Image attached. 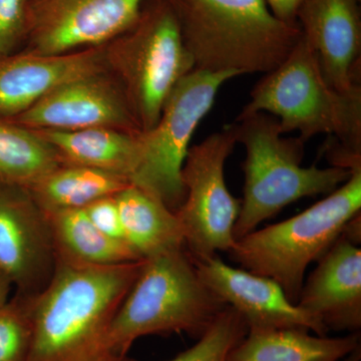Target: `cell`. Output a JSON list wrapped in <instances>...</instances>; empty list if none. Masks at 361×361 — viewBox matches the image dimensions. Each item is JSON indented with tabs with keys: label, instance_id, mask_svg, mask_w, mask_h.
<instances>
[{
	"label": "cell",
	"instance_id": "5b68a950",
	"mask_svg": "<svg viewBox=\"0 0 361 361\" xmlns=\"http://www.w3.org/2000/svg\"><path fill=\"white\" fill-rule=\"evenodd\" d=\"M254 113L275 116L283 134L297 132L304 142L332 135L341 148L361 154V87H332L303 37L283 63L255 85L238 116Z\"/></svg>",
	"mask_w": 361,
	"mask_h": 361
},
{
	"label": "cell",
	"instance_id": "277c9868",
	"mask_svg": "<svg viewBox=\"0 0 361 361\" xmlns=\"http://www.w3.org/2000/svg\"><path fill=\"white\" fill-rule=\"evenodd\" d=\"M226 304L201 279L186 247L144 259L141 271L121 304L111 339L129 355L137 339L184 334L200 338Z\"/></svg>",
	"mask_w": 361,
	"mask_h": 361
},
{
	"label": "cell",
	"instance_id": "4316f807",
	"mask_svg": "<svg viewBox=\"0 0 361 361\" xmlns=\"http://www.w3.org/2000/svg\"><path fill=\"white\" fill-rule=\"evenodd\" d=\"M306 0H265L271 13L278 20L288 23H297V16Z\"/></svg>",
	"mask_w": 361,
	"mask_h": 361
},
{
	"label": "cell",
	"instance_id": "30bf717a",
	"mask_svg": "<svg viewBox=\"0 0 361 361\" xmlns=\"http://www.w3.org/2000/svg\"><path fill=\"white\" fill-rule=\"evenodd\" d=\"M147 0H28L27 51L61 54L102 47L134 25Z\"/></svg>",
	"mask_w": 361,
	"mask_h": 361
},
{
	"label": "cell",
	"instance_id": "8fae6325",
	"mask_svg": "<svg viewBox=\"0 0 361 361\" xmlns=\"http://www.w3.org/2000/svg\"><path fill=\"white\" fill-rule=\"evenodd\" d=\"M56 266V244L44 209L26 188L0 183V270L16 292L37 295Z\"/></svg>",
	"mask_w": 361,
	"mask_h": 361
},
{
	"label": "cell",
	"instance_id": "5bb4252c",
	"mask_svg": "<svg viewBox=\"0 0 361 361\" xmlns=\"http://www.w3.org/2000/svg\"><path fill=\"white\" fill-rule=\"evenodd\" d=\"M302 37L334 89L361 87V21L358 0H306L297 16Z\"/></svg>",
	"mask_w": 361,
	"mask_h": 361
},
{
	"label": "cell",
	"instance_id": "4fadbf2b",
	"mask_svg": "<svg viewBox=\"0 0 361 361\" xmlns=\"http://www.w3.org/2000/svg\"><path fill=\"white\" fill-rule=\"evenodd\" d=\"M194 262L204 283L242 316L248 330L301 329L322 336L329 332L271 278L226 264L218 254Z\"/></svg>",
	"mask_w": 361,
	"mask_h": 361
},
{
	"label": "cell",
	"instance_id": "d4e9b609",
	"mask_svg": "<svg viewBox=\"0 0 361 361\" xmlns=\"http://www.w3.org/2000/svg\"><path fill=\"white\" fill-rule=\"evenodd\" d=\"M27 0H0V58L13 54L26 35Z\"/></svg>",
	"mask_w": 361,
	"mask_h": 361
},
{
	"label": "cell",
	"instance_id": "ac0fdd59",
	"mask_svg": "<svg viewBox=\"0 0 361 361\" xmlns=\"http://www.w3.org/2000/svg\"><path fill=\"white\" fill-rule=\"evenodd\" d=\"M310 330H248L228 361H341L360 348V334L343 337L311 336Z\"/></svg>",
	"mask_w": 361,
	"mask_h": 361
},
{
	"label": "cell",
	"instance_id": "f546056e",
	"mask_svg": "<svg viewBox=\"0 0 361 361\" xmlns=\"http://www.w3.org/2000/svg\"><path fill=\"white\" fill-rule=\"evenodd\" d=\"M27 2H28V0H27Z\"/></svg>",
	"mask_w": 361,
	"mask_h": 361
},
{
	"label": "cell",
	"instance_id": "83f0119b",
	"mask_svg": "<svg viewBox=\"0 0 361 361\" xmlns=\"http://www.w3.org/2000/svg\"><path fill=\"white\" fill-rule=\"evenodd\" d=\"M13 289V286L11 280L0 270V306L4 305L11 298Z\"/></svg>",
	"mask_w": 361,
	"mask_h": 361
},
{
	"label": "cell",
	"instance_id": "6da1fadb",
	"mask_svg": "<svg viewBox=\"0 0 361 361\" xmlns=\"http://www.w3.org/2000/svg\"><path fill=\"white\" fill-rule=\"evenodd\" d=\"M142 261L90 265L56 256L51 281L35 297L27 361H137L118 351L111 327Z\"/></svg>",
	"mask_w": 361,
	"mask_h": 361
},
{
	"label": "cell",
	"instance_id": "9a60e30c",
	"mask_svg": "<svg viewBox=\"0 0 361 361\" xmlns=\"http://www.w3.org/2000/svg\"><path fill=\"white\" fill-rule=\"evenodd\" d=\"M103 71H109L104 45L61 54L25 51L1 56L0 118H16L59 85Z\"/></svg>",
	"mask_w": 361,
	"mask_h": 361
},
{
	"label": "cell",
	"instance_id": "3957f363",
	"mask_svg": "<svg viewBox=\"0 0 361 361\" xmlns=\"http://www.w3.org/2000/svg\"><path fill=\"white\" fill-rule=\"evenodd\" d=\"M234 126L237 141L246 149L235 240L254 231L285 207L306 197L329 195L350 177V170L336 166L302 167L305 142L283 137L279 121L269 114L238 116Z\"/></svg>",
	"mask_w": 361,
	"mask_h": 361
},
{
	"label": "cell",
	"instance_id": "603a6c76",
	"mask_svg": "<svg viewBox=\"0 0 361 361\" xmlns=\"http://www.w3.org/2000/svg\"><path fill=\"white\" fill-rule=\"evenodd\" d=\"M35 295L16 292L0 306V361H27Z\"/></svg>",
	"mask_w": 361,
	"mask_h": 361
},
{
	"label": "cell",
	"instance_id": "ba28073f",
	"mask_svg": "<svg viewBox=\"0 0 361 361\" xmlns=\"http://www.w3.org/2000/svg\"><path fill=\"white\" fill-rule=\"evenodd\" d=\"M234 73L192 71L183 78L164 104L153 129L140 135V157L130 185L140 188L176 211L185 200L182 169L199 123L212 109L223 85Z\"/></svg>",
	"mask_w": 361,
	"mask_h": 361
},
{
	"label": "cell",
	"instance_id": "e0dca14e",
	"mask_svg": "<svg viewBox=\"0 0 361 361\" xmlns=\"http://www.w3.org/2000/svg\"><path fill=\"white\" fill-rule=\"evenodd\" d=\"M56 149L63 163L97 169L130 180L140 157V135L113 128L33 130Z\"/></svg>",
	"mask_w": 361,
	"mask_h": 361
},
{
	"label": "cell",
	"instance_id": "7402d4cb",
	"mask_svg": "<svg viewBox=\"0 0 361 361\" xmlns=\"http://www.w3.org/2000/svg\"><path fill=\"white\" fill-rule=\"evenodd\" d=\"M63 164L35 130L0 118V183L30 189Z\"/></svg>",
	"mask_w": 361,
	"mask_h": 361
},
{
	"label": "cell",
	"instance_id": "52a82bcc",
	"mask_svg": "<svg viewBox=\"0 0 361 361\" xmlns=\"http://www.w3.org/2000/svg\"><path fill=\"white\" fill-rule=\"evenodd\" d=\"M146 2L134 25L104 45L142 133L155 127L172 90L195 70L170 0Z\"/></svg>",
	"mask_w": 361,
	"mask_h": 361
},
{
	"label": "cell",
	"instance_id": "8992f818",
	"mask_svg": "<svg viewBox=\"0 0 361 361\" xmlns=\"http://www.w3.org/2000/svg\"><path fill=\"white\" fill-rule=\"evenodd\" d=\"M361 212V166L323 200L289 219L254 230L228 252L242 269L269 277L297 303L306 270L341 237Z\"/></svg>",
	"mask_w": 361,
	"mask_h": 361
},
{
	"label": "cell",
	"instance_id": "484cf974",
	"mask_svg": "<svg viewBox=\"0 0 361 361\" xmlns=\"http://www.w3.org/2000/svg\"><path fill=\"white\" fill-rule=\"evenodd\" d=\"M84 209L87 217L99 231L113 238L123 240L122 222L116 195L99 199Z\"/></svg>",
	"mask_w": 361,
	"mask_h": 361
},
{
	"label": "cell",
	"instance_id": "7c38bea8",
	"mask_svg": "<svg viewBox=\"0 0 361 361\" xmlns=\"http://www.w3.org/2000/svg\"><path fill=\"white\" fill-rule=\"evenodd\" d=\"M11 121L30 130L113 128L142 133L123 87L110 71L84 75L59 85Z\"/></svg>",
	"mask_w": 361,
	"mask_h": 361
},
{
	"label": "cell",
	"instance_id": "44dd1931",
	"mask_svg": "<svg viewBox=\"0 0 361 361\" xmlns=\"http://www.w3.org/2000/svg\"><path fill=\"white\" fill-rule=\"evenodd\" d=\"M130 185L122 176L63 163L28 190L45 212H49L84 209L104 197L115 196Z\"/></svg>",
	"mask_w": 361,
	"mask_h": 361
},
{
	"label": "cell",
	"instance_id": "cb8c5ba5",
	"mask_svg": "<svg viewBox=\"0 0 361 361\" xmlns=\"http://www.w3.org/2000/svg\"><path fill=\"white\" fill-rule=\"evenodd\" d=\"M248 334L242 316L226 306L210 329L198 338L192 348L169 361H228V356Z\"/></svg>",
	"mask_w": 361,
	"mask_h": 361
},
{
	"label": "cell",
	"instance_id": "f1b7e54d",
	"mask_svg": "<svg viewBox=\"0 0 361 361\" xmlns=\"http://www.w3.org/2000/svg\"><path fill=\"white\" fill-rule=\"evenodd\" d=\"M361 358V350L360 348L353 351L351 355H349L344 361H360Z\"/></svg>",
	"mask_w": 361,
	"mask_h": 361
},
{
	"label": "cell",
	"instance_id": "2e32d148",
	"mask_svg": "<svg viewBox=\"0 0 361 361\" xmlns=\"http://www.w3.org/2000/svg\"><path fill=\"white\" fill-rule=\"evenodd\" d=\"M304 281L297 305L329 330L361 327V250L341 235Z\"/></svg>",
	"mask_w": 361,
	"mask_h": 361
},
{
	"label": "cell",
	"instance_id": "ffe728a7",
	"mask_svg": "<svg viewBox=\"0 0 361 361\" xmlns=\"http://www.w3.org/2000/svg\"><path fill=\"white\" fill-rule=\"evenodd\" d=\"M45 213L59 257L90 265H116L142 260L125 240L113 238L99 231L85 209Z\"/></svg>",
	"mask_w": 361,
	"mask_h": 361
},
{
	"label": "cell",
	"instance_id": "9c48e42d",
	"mask_svg": "<svg viewBox=\"0 0 361 361\" xmlns=\"http://www.w3.org/2000/svg\"><path fill=\"white\" fill-rule=\"evenodd\" d=\"M234 123L207 137L189 149L182 169L185 200L176 211L185 247L194 260L229 252L241 200L225 182V163L236 146Z\"/></svg>",
	"mask_w": 361,
	"mask_h": 361
},
{
	"label": "cell",
	"instance_id": "7a4b0ae2",
	"mask_svg": "<svg viewBox=\"0 0 361 361\" xmlns=\"http://www.w3.org/2000/svg\"><path fill=\"white\" fill-rule=\"evenodd\" d=\"M195 68L235 75L268 73L302 37L278 20L265 0H170Z\"/></svg>",
	"mask_w": 361,
	"mask_h": 361
},
{
	"label": "cell",
	"instance_id": "d6986e66",
	"mask_svg": "<svg viewBox=\"0 0 361 361\" xmlns=\"http://www.w3.org/2000/svg\"><path fill=\"white\" fill-rule=\"evenodd\" d=\"M116 200L123 240L142 260L185 246L177 215L159 199L130 185L116 195Z\"/></svg>",
	"mask_w": 361,
	"mask_h": 361
}]
</instances>
